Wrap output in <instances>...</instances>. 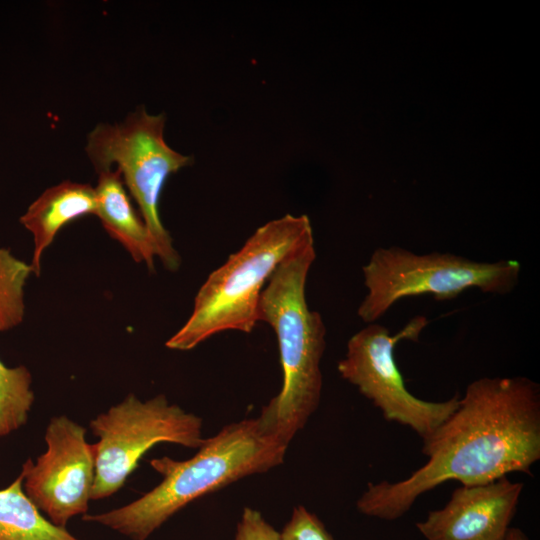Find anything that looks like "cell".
Here are the masks:
<instances>
[{
    "instance_id": "cell-1",
    "label": "cell",
    "mask_w": 540,
    "mask_h": 540,
    "mask_svg": "<svg viewBox=\"0 0 540 540\" xmlns=\"http://www.w3.org/2000/svg\"><path fill=\"white\" fill-rule=\"evenodd\" d=\"M427 462L397 482L369 483L356 502L366 516L394 521L447 481L475 485L540 459V387L524 376L472 381L454 412L422 444Z\"/></svg>"
},
{
    "instance_id": "cell-2",
    "label": "cell",
    "mask_w": 540,
    "mask_h": 540,
    "mask_svg": "<svg viewBox=\"0 0 540 540\" xmlns=\"http://www.w3.org/2000/svg\"><path fill=\"white\" fill-rule=\"evenodd\" d=\"M288 443L265 418L225 425L204 439L197 453L177 461L164 456L150 461L162 481L137 500L84 521L98 523L131 540H147L169 518L194 500L244 477L267 472L283 463Z\"/></svg>"
},
{
    "instance_id": "cell-3",
    "label": "cell",
    "mask_w": 540,
    "mask_h": 540,
    "mask_svg": "<svg viewBox=\"0 0 540 540\" xmlns=\"http://www.w3.org/2000/svg\"><path fill=\"white\" fill-rule=\"evenodd\" d=\"M316 258L314 242L283 260L262 290L258 320L274 330L280 353L283 384L261 409V415L286 443L304 428L319 406L321 359L326 328L306 301V281Z\"/></svg>"
},
{
    "instance_id": "cell-4",
    "label": "cell",
    "mask_w": 540,
    "mask_h": 540,
    "mask_svg": "<svg viewBox=\"0 0 540 540\" xmlns=\"http://www.w3.org/2000/svg\"><path fill=\"white\" fill-rule=\"evenodd\" d=\"M314 242L307 215L286 214L259 227L198 290L193 311L166 347L187 351L228 330L251 333L262 290L277 266Z\"/></svg>"
},
{
    "instance_id": "cell-5",
    "label": "cell",
    "mask_w": 540,
    "mask_h": 540,
    "mask_svg": "<svg viewBox=\"0 0 540 540\" xmlns=\"http://www.w3.org/2000/svg\"><path fill=\"white\" fill-rule=\"evenodd\" d=\"M520 271L516 260L482 262L448 252L417 254L399 246L379 247L362 267L367 293L357 314L370 324L406 297L431 295L445 301L471 288L505 295L518 284Z\"/></svg>"
},
{
    "instance_id": "cell-6",
    "label": "cell",
    "mask_w": 540,
    "mask_h": 540,
    "mask_svg": "<svg viewBox=\"0 0 540 540\" xmlns=\"http://www.w3.org/2000/svg\"><path fill=\"white\" fill-rule=\"evenodd\" d=\"M166 116L138 107L122 122L99 123L89 133L85 151L99 173L115 164L135 199L156 247L168 270H176L180 257L161 222L159 200L168 177L189 166L191 156L172 149L164 139Z\"/></svg>"
},
{
    "instance_id": "cell-7",
    "label": "cell",
    "mask_w": 540,
    "mask_h": 540,
    "mask_svg": "<svg viewBox=\"0 0 540 540\" xmlns=\"http://www.w3.org/2000/svg\"><path fill=\"white\" fill-rule=\"evenodd\" d=\"M99 441L93 444L95 477L91 499L117 492L137 468L140 459L161 442L199 448L202 419L170 404L164 395L141 401L129 394L90 422Z\"/></svg>"
},
{
    "instance_id": "cell-8",
    "label": "cell",
    "mask_w": 540,
    "mask_h": 540,
    "mask_svg": "<svg viewBox=\"0 0 540 540\" xmlns=\"http://www.w3.org/2000/svg\"><path fill=\"white\" fill-rule=\"evenodd\" d=\"M428 323L425 316H415L395 335L383 325L370 323L349 339L346 355L337 365L341 377L356 386L387 421L409 427L422 441L454 412L460 399L456 393L445 401H427L405 386L395 346L402 340L417 341Z\"/></svg>"
},
{
    "instance_id": "cell-9",
    "label": "cell",
    "mask_w": 540,
    "mask_h": 540,
    "mask_svg": "<svg viewBox=\"0 0 540 540\" xmlns=\"http://www.w3.org/2000/svg\"><path fill=\"white\" fill-rule=\"evenodd\" d=\"M85 435L86 429L68 417H53L45 433L46 452L22 466L26 495L58 527L66 528L72 517L88 511L95 456Z\"/></svg>"
},
{
    "instance_id": "cell-10",
    "label": "cell",
    "mask_w": 540,
    "mask_h": 540,
    "mask_svg": "<svg viewBox=\"0 0 540 540\" xmlns=\"http://www.w3.org/2000/svg\"><path fill=\"white\" fill-rule=\"evenodd\" d=\"M522 490L523 483L507 476L461 485L444 507L430 511L416 527L426 540H503Z\"/></svg>"
},
{
    "instance_id": "cell-11",
    "label": "cell",
    "mask_w": 540,
    "mask_h": 540,
    "mask_svg": "<svg viewBox=\"0 0 540 540\" xmlns=\"http://www.w3.org/2000/svg\"><path fill=\"white\" fill-rule=\"evenodd\" d=\"M95 187L89 184L63 181L46 189L20 217V223L33 235L32 263L34 273H40L44 250L53 242L57 232L69 222L95 214Z\"/></svg>"
},
{
    "instance_id": "cell-12",
    "label": "cell",
    "mask_w": 540,
    "mask_h": 540,
    "mask_svg": "<svg viewBox=\"0 0 540 540\" xmlns=\"http://www.w3.org/2000/svg\"><path fill=\"white\" fill-rule=\"evenodd\" d=\"M98 174L95 215L106 232L126 248L134 261L144 262L153 270L154 257L157 256L155 244L143 219L133 208L120 172L111 168Z\"/></svg>"
},
{
    "instance_id": "cell-13",
    "label": "cell",
    "mask_w": 540,
    "mask_h": 540,
    "mask_svg": "<svg viewBox=\"0 0 540 540\" xmlns=\"http://www.w3.org/2000/svg\"><path fill=\"white\" fill-rule=\"evenodd\" d=\"M24 473L0 489V540H82L45 518L23 488Z\"/></svg>"
},
{
    "instance_id": "cell-14",
    "label": "cell",
    "mask_w": 540,
    "mask_h": 540,
    "mask_svg": "<svg viewBox=\"0 0 540 540\" xmlns=\"http://www.w3.org/2000/svg\"><path fill=\"white\" fill-rule=\"evenodd\" d=\"M31 382L25 366L10 368L0 361V438L26 424L34 401Z\"/></svg>"
},
{
    "instance_id": "cell-15",
    "label": "cell",
    "mask_w": 540,
    "mask_h": 540,
    "mask_svg": "<svg viewBox=\"0 0 540 540\" xmlns=\"http://www.w3.org/2000/svg\"><path fill=\"white\" fill-rule=\"evenodd\" d=\"M31 272V265L0 247V331L21 323L24 316V286Z\"/></svg>"
},
{
    "instance_id": "cell-16",
    "label": "cell",
    "mask_w": 540,
    "mask_h": 540,
    "mask_svg": "<svg viewBox=\"0 0 540 540\" xmlns=\"http://www.w3.org/2000/svg\"><path fill=\"white\" fill-rule=\"evenodd\" d=\"M281 540H335L323 522L304 506H296L280 532Z\"/></svg>"
},
{
    "instance_id": "cell-17",
    "label": "cell",
    "mask_w": 540,
    "mask_h": 540,
    "mask_svg": "<svg viewBox=\"0 0 540 540\" xmlns=\"http://www.w3.org/2000/svg\"><path fill=\"white\" fill-rule=\"evenodd\" d=\"M234 540H281V536L258 510L245 507Z\"/></svg>"
},
{
    "instance_id": "cell-18",
    "label": "cell",
    "mask_w": 540,
    "mask_h": 540,
    "mask_svg": "<svg viewBox=\"0 0 540 540\" xmlns=\"http://www.w3.org/2000/svg\"><path fill=\"white\" fill-rule=\"evenodd\" d=\"M503 540H530L519 528L510 527Z\"/></svg>"
}]
</instances>
